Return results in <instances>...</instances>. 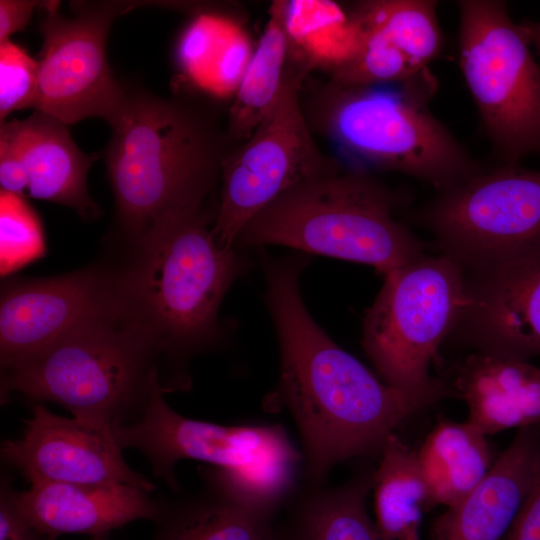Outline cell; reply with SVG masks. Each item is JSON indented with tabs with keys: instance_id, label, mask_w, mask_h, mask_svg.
I'll return each instance as SVG.
<instances>
[{
	"instance_id": "1",
	"label": "cell",
	"mask_w": 540,
	"mask_h": 540,
	"mask_svg": "<svg viewBox=\"0 0 540 540\" xmlns=\"http://www.w3.org/2000/svg\"><path fill=\"white\" fill-rule=\"evenodd\" d=\"M303 261H266V302L280 353L274 395L298 428L305 484L318 486L337 464L380 453L407 418L453 393L392 387L339 347L304 304Z\"/></svg>"
},
{
	"instance_id": "2",
	"label": "cell",
	"mask_w": 540,
	"mask_h": 540,
	"mask_svg": "<svg viewBox=\"0 0 540 540\" xmlns=\"http://www.w3.org/2000/svg\"><path fill=\"white\" fill-rule=\"evenodd\" d=\"M112 261L124 319L158 357L164 392L185 384L183 362L222 341L218 320L232 284L249 269L237 247L214 239L207 211L163 225Z\"/></svg>"
},
{
	"instance_id": "3",
	"label": "cell",
	"mask_w": 540,
	"mask_h": 540,
	"mask_svg": "<svg viewBox=\"0 0 540 540\" xmlns=\"http://www.w3.org/2000/svg\"><path fill=\"white\" fill-rule=\"evenodd\" d=\"M111 127L105 163L121 242L206 211L229 137L203 108L128 91Z\"/></svg>"
},
{
	"instance_id": "4",
	"label": "cell",
	"mask_w": 540,
	"mask_h": 540,
	"mask_svg": "<svg viewBox=\"0 0 540 540\" xmlns=\"http://www.w3.org/2000/svg\"><path fill=\"white\" fill-rule=\"evenodd\" d=\"M392 192L360 169L330 170L293 186L240 231L235 247L280 245L370 265L385 276L423 257L393 216Z\"/></svg>"
},
{
	"instance_id": "5",
	"label": "cell",
	"mask_w": 540,
	"mask_h": 540,
	"mask_svg": "<svg viewBox=\"0 0 540 540\" xmlns=\"http://www.w3.org/2000/svg\"><path fill=\"white\" fill-rule=\"evenodd\" d=\"M159 376L156 353L122 314L63 337L1 373V399L53 402L97 425L130 423Z\"/></svg>"
},
{
	"instance_id": "6",
	"label": "cell",
	"mask_w": 540,
	"mask_h": 540,
	"mask_svg": "<svg viewBox=\"0 0 540 540\" xmlns=\"http://www.w3.org/2000/svg\"><path fill=\"white\" fill-rule=\"evenodd\" d=\"M159 376L142 414L112 430L122 449L141 452L155 477L179 492L175 466L196 460L216 468L231 488L252 504L278 512L295 492L303 455L286 429L274 425L224 426L187 418L170 407Z\"/></svg>"
},
{
	"instance_id": "7",
	"label": "cell",
	"mask_w": 540,
	"mask_h": 540,
	"mask_svg": "<svg viewBox=\"0 0 540 540\" xmlns=\"http://www.w3.org/2000/svg\"><path fill=\"white\" fill-rule=\"evenodd\" d=\"M421 85L344 86L331 81L313 100L311 119L350 156L447 189L477 171L427 110Z\"/></svg>"
},
{
	"instance_id": "8",
	"label": "cell",
	"mask_w": 540,
	"mask_h": 540,
	"mask_svg": "<svg viewBox=\"0 0 540 540\" xmlns=\"http://www.w3.org/2000/svg\"><path fill=\"white\" fill-rule=\"evenodd\" d=\"M467 302L465 268L449 255H424L386 274L362 321V346L381 380L409 392L452 391L429 366Z\"/></svg>"
},
{
	"instance_id": "9",
	"label": "cell",
	"mask_w": 540,
	"mask_h": 540,
	"mask_svg": "<svg viewBox=\"0 0 540 540\" xmlns=\"http://www.w3.org/2000/svg\"><path fill=\"white\" fill-rule=\"evenodd\" d=\"M460 8V67L488 135L506 165L540 155V66L503 2Z\"/></svg>"
},
{
	"instance_id": "10",
	"label": "cell",
	"mask_w": 540,
	"mask_h": 540,
	"mask_svg": "<svg viewBox=\"0 0 540 540\" xmlns=\"http://www.w3.org/2000/svg\"><path fill=\"white\" fill-rule=\"evenodd\" d=\"M306 72L288 59L276 104L252 135L223 157L212 234L224 248L235 247L243 227L281 194L336 165L319 150L301 107Z\"/></svg>"
},
{
	"instance_id": "11",
	"label": "cell",
	"mask_w": 540,
	"mask_h": 540,
	"mask_svg": "<svg viewBox=\"0 0 540 540\" xmlns=\"http://www.w3.org/2000/svg\"><path fill=\"white\" fill-rule=\"evenodd\" d=\"M427 221L443 254L476 269L540 245V170L505 165L445 189Z\"/></svg>"
},
{
	"instance_id": "12",
	"label": "cell",
	"mask_w": 540,
	"mask_h": 540,
	"mask_svg": "<svg viewBox=\"0 0 540 540\" xmlns=\"http://www.w3.org/2000/svg\"><path fill=\"white\" fill-rule=\"evenodd\" d=\"M58 2H44L40 23L43 46L38 61L35 111L66 125L99 117L110 126L128 91L114 77L106 43L115 17L132 9L119 2H74V17L58 12Z\"/></svg>"
},
{
	"instance_id": "13",
	"label": "cell",
	"mask_w": 540,
	"mask_h": 540,
	"mask_svg": "<svg viewBox=\"0 0 540 540\" xmlns=\"http://www.w3.org/2000/svg\"><path fill=\"white\" fill-rule=\"evenodd\" d=\"M117 314L121 309L112 261L50 278L7 279L0 297L1 370Z\"/></svg>"
},
{
	"instance_id": "14",
	"label": "cell",
	"mask_w": 540,
	"mask_h": 540,
	"mask_svg": "<svg viewBox=\"0 0 540 540\" xmlns=\"http://www.w3.org/2000/svg\"><path fill=\"white\" fill-rule=\"evenodd\" d=\"M1 457L29 483L128 484L149 492L155 489L124 460L112 426L58 416L43 403H32L22 434L3 442Z\"/></svg>"
},
{
	"instance_id": "15",
	"label": "cell",
	"mask_w": 540,
	"mask_h": 540,
	"mask_svg": "<svg viewBox=\"0 0 540 540\" xmlns=\"http://www.w3.org/2000/svg\"><path fill=\"white\" fill-rule=\"evenodd\" d=\"M456 329L480 352L540 356V245L475 269Z\"/></svg>"
},
{
	"instance_id": "16",
	"label": "cell",
	"mask_w": 540,
	"mask_h": 540,
	"mask_svg": "<svg viewBox=\"0 0 540 540\" xmlns=\"http://www.w3.org/2000/svg\"><path fill=\"white\" fill-rule=\"evenodd\" d=\"M67 126L40 111L2 123L1 190L68 206L91 221L100 215L87 189L88 170L96 157L79 149Z\"/></svg>"
},
{
	"instance_id": "17",
	"label": "cell",
	"mask_w": 540,
	"mask_h": 540,
	"mask_svg": "<svg viewBox=\"0 0 540 540\" xmlns=\"http://www.w3.org/2000/svg\"><path fill=\"white\" fill-rule=\"evenodd\" d=\"M353 13L363 40L355 56L332 73V81L337 84L415 82L440 52L442 35L434 2L370 1L360 4Z\"/></svg>"
},
{
	"instance_id": "18",
	"label": "cell",
	"mask_w": 540,
	"mask_h": 540,
	"mask_svg": "<svg viewBox=\"0 0 540 540\" xmlns=\"http://www.w3.org/2000/svg\"><path fill=\"white\" fill-rule=\"evenodd\" d=\"M149 491L128 484L84 485L32 482L15 491L30 523L50 540L63 534L108 535L135 520L154 521L159 501Z\"/></svg>"
},
{
	"instance_id": "19",
	"label": "cell",
	"mask_w": 540,
	"mask_h": 540,
	"mask_svg": "<svg viewBox=\"0 0 540 540\" xmlns=\"http://www.w3.org/2000/svg\"><path fill=\"white\" fill-rule=\"evenodd\" d=\"M539 450L535 430L521 429L482 481L433 522L431 540H501L530 489Z\"/></svg>"
},
{
	"instance_id": "20",
	"label": "cell",
	"mask_w": 540,
	"mask_h": 540,
	"mask_svg": "<svg viewBox=\"0 0 540 540\" xmlns=\"http://www.w3.org/2000/svg\"><path fill=\"white\" fill-rule=\"evenodd\" d=\"M483 434L540 423V368L527 360L476 352L454 369L452 387Z\"/></svg>"
},
{
	"instance_id": "21",
	"label": "cell",
	"mask_w": 540,
	"mask_h": 540,
	"mask_svg": "<svg viewBox=\"0 0 540 540\" xmlns=\"http://www.w3.org/2000/svg\"><path fill=\"white\" fill-rule=\"evenodd\" d=\"M193 493L159 498L150 540H279L276 515L252 507L208 469Z\"/></svg>"
},
{
	"instance_id": "22",
	"label": "cell",
	"mask_w": 540,
	"mask_h": 540,
	"mask_svg": "<svg viewBox=\"0 0 540 540\" xmlns=\"http://www.w3.org/2000/svg\"><path fill=\"white\" fill-rule=\"evenodd\" d=\"M373 472L362 470L336 487L305 484L276 523L279 540H381L366 508Z\"/></svg>"
},
{
	"instance_id": "23",
	"label": "cell",
	"mask_w": 540,
	"mask_h": 540,
	"mask_svg": "<svg viewBox=\"0 0 540 540\" xmlns=\"http://www.w3.org/2000/svg\"><path fill=\"white\" fill-rule=\"evenodd\" d=\"M417 454L433 507L458 502L493 464L486 435L468 421L438 423Z\"/></svg>"
},
{
	"instance_id": "24",
	"label": "cell",
	"mask_w": 540,
	"mask_h": 540,
	"mask_svg": "<svg viewBox=\"0 0 540 540\" xmlns=\"http://www.w3.org/2000/svg\"><path fill=\"white\" fill-rule=\"evenodd\" d=\"M289 60L308 71L332 73L358 52L363 34L354 13L329 0H284Z\"/></svg>"
},
{
	"instance_id": "25",
	"label": "cell",
	"mask_w": 540,
	"mask_h": 540,
	"mask_svg": "<svg viewBox=\"0 0 540 540\" xmlns=\"http://www.w3.org/2000/svg\"><path fill=\"white\" fill-rule=\"evenodd\" d=\"M283 9L284 0L271 4L263 33L238 83L228 115L230 140L246 141L281 94L289 59Z\"/></svg>"
},
{
	"instance_id": "26",
	"label": "cell",
	"mask_w": 540,
	"mask_h": 540,
	"mask_svg": "<svg viewBox=\"0 0 540 540\" xmlns=\"http://www.w3.org/2000/svg\"><path fill=\"white\" fill-rule=\"evenodd\" d=\"M373 472L376 527L381 540H398L419 527L424 511L433 508L418 454L393 433L380 450Z\"/></svg>"
},
{
	"instance_id": "27",
	"label": "cell",
	"mask_w": 540,
	"mask_h": 540,
	"mask_svg": "<svg viewBox=\"0 0 540 540\" xmlns=\"http://www.w3.org/2000/svg\"><path fill=\"white\" fill-rule=\"evenodd\" d=\"M220 16L204 14L183 33L178 49L179 64L199 85L214 92L236 90L248 62L244 40Z\"/></svg>"
},
{
	"instance_id": "28",
	"label": "cell",
	"mask_w": 540,
	"mask_h": 540,
	"mask_svg": "<svg viewBox=\"0 0 540 540\" xmlns=\"http://www.w3.org/2000/svg\"><path fill=\"white\" fill-rule=\"evenodd\" d=\"M0 269L6 277L46 252L41 221L19 195L0 191Z\"/></svg>"
},
{
	"instance_id": "29",
	"label": "cell",
	"mask_w": 540,
	"mask_h": 540,
	"mask_svg": "<svg viewBox=\"0 0 540 540\" xmlns=\"http://www.w3.org/2000/svg\"><path fill=\"white\" fill-rule=\"evenodd\" d=\"M38 61L21 46L0 43V119L25 108H34L38 88Z\"/></svg>"
},
{
	"instance_id": "30",
	"label": "cell",
	"mask_w": 540,
	"mask_h": 540,
	"mask_svg": "<svg viewBox=\"0 0 540 540\" xmlns=\"http://www.w3.org/2000/svg\"><path fill=\"white\" fill-rule=\"evenodd\" d=\"M7 476L0 488V540H50L40 533L20 509Z\"/></svg>"
},
{
	"instance_id": "31",
	"label": "cell",
	"mask_w": 540,
	"mask_h": 540,
	"mask_svg": "<svg viewBox=\"0 0 540 540\" xmlns=\"http://www.w3.org/2000/svg\"><path fill=\"white\" fill-rule=\"evenodd\" d=\"M505 540H540V450L530 489Z\"/></svg>"
},
{
	"instance_id": "32",
	"label": "cell",
	"mask_w": 540,
	"mask_h": 540,
	"mask_svg": "<svg viewBox=\"0 0 540 540\" xmlns=\"http://www.w3.org/2000/svg\"><path fill=\"white\" fill-rule=\"evenodd\" d=\"M43 2L32 0L0 1V43L10 40V36L23 30L34 10Z\"/></svg>"
},
{
	"instance_id": "33",
	"label": "cell",
	"mask_w": 540,
	"mask_h": 540,
	"mask_svg": "<svg viewBox=\"0 0 540 540\" xmlns=\"http://www.w3.org/2000/svg\"><path fill=\"white\" fill-rule=\"evenodd\" d=\"M530 44H533L540 53V22H524L520 25Z\"/></svg>"
},
{
	"instance_id": "34",
	"label": "cell",
	"mask_w": 540,
	"mask_h": 540,
	"mask_svg": "<svg viewBox=\"0 0 540 540\" xmlns=\"http://www.w3.org/2000/svg\"><path fill=\"white\" fill-rule=\"evenodd\" d=\"M398 540H421L419 536V527H411Z\"/></svg>"
},
{
	"instance_id": "35",
	"label": "cell",
	"mask_w": 540,
	"mask_h": 540,
	"mask_svg": "<svg viewBox=\"0 0 540 540\" xmlns=\"http://www.w3.org/2000/svg\"><path fill=\"white\" fill-rule=\"evenodd\" d=\"M108 535L92 536L90 540H107Z\"/></svg>"
}]
</instances>
